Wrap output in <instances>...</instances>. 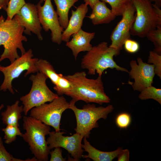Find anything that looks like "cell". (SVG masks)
<instances>
[{"instance_id":"cell-34","label":"cell","mask_w":161,"mask_h":161,"mask_svg":"<svg viewBox=\"0 0 161 161\" xmlns=\"http://www.w3.org/2000/svg\"><path fill=\"white\" fill-rule=\"evenodd\" d=\"M10 0H0V10L6 11Z\"/></svg>"},{"instance_id":"cell-26","label":"cell","mask_w":161,"mask_h":161,"mask_svg":"<svg viewBox=\"0 0 161 161\" xmlns=\"http://www.w3.org/2000/svg\"><path fill=\"white\" fill-rule=\"evenodd\" d=\"M146 37L153 43L154 51L161 54V26H158L156 29L149 32Z\"/></svg>"},{"instance_id":"cell-33","label":"cell","mask_w":161,"mask_h":161,"mask_svg":"<svg viewBox=\"0 0 161 161\" xmlns=\"http://www.w3.org/2000/svg\"><path fill=\"white\" fill-rule=\"evenodd\" d=\"M118 161H129V151L128 149H122L117 157Z\"/></svg>"},{"instance_id":"cell-31","label":"cell","mask_w":161,"mask_h":161,"mask_svg":"<svg viewBox=\"0 0 161 161\" xmlns=\"http://www.w3.org/2000/svg\"><path fill=\"white\" fill-rule=\"evenodd\" d=\"M123 46L125 50L131 53L137 52L140 49V45L138 42L130 38L128 39L125 41Z\"/></svg>"},{"instance_id":"cell-25","label":"cell","mask_w":161,"mask_h":161,"mask_svg":"<svg viewBox=\"0 0 161 161\" xmlns=\"http://www.w3.org/2000/svg\"><path fill=\"white\" fill-rule=\"evenodd\" d=\"M108 3L111 6V10L116 16H122L126 8L131 0H101Z\"/></svg>"},{"instance_id":"cell-35","label":"cell","mask_w":161,"mask_h":161,"mask_svg":"<svg viewBox=\"0 0 161 161\" xmlns=\"http://www.w3.org/2000/svg\"><path fill=\"white\" fill-rule=\"evenodd\" d=\"M85 4L89 5L92 9L94 5L99 0H83Z\"/></svg>"},{"instance_id":"cell-17","label":"cell","mask_w":161,"mask_h":161,"mask_svg":"<svg viewBox=\"0 0 161 161\" xmlns=\"http://www.w3.org/2000/svg\"><path fill=\"white\" fill-rule=\"evenodd\" d=\"M84 144L82 145L84 151L87 152V155H82L83 158H89L94 161H112L117 157L121 147L111 151H103L97 149L93 147L88 142L86 138H83Z\"/></svg>"},{"instance_id":"cell-36","label":"cell","mask_w":161,"mask_h":161,"mask_svg":"<svg viewBox=\"0 0 161 161\" xmlns=\"http://www.w3.org/2000/svg\"><path fill=\"white\" fill-rule=\"evenodd\" d=\"M151 2H153L158 7L161 6V0H149Z\"/></svg>"},{"instance_id":"cell-7","label":"cell","mask_w":161,"mask_h":161,"mask_svg":"<svg viewBox=\"0 0 161 161\" xmlns=\"http://www.w3.org/2000/svg\"><path fill=\"white\" fill-rule=\"evenodd\" d=\"M47 78L44 74L39 72L29 77V79L32 82L31 90L28 94L20 98L23 105V112L25 116L32 108L47 102H51L59 96L47 86L46 80Z\"/></svg>"},{"instance_id":"cell-21","label":"cell","mask_w":161,"mask_h":161,"mask_svg":"<svg viewBox=\"0 0 161 161\" xmlns=\"http://www.w3.org/2000/svg\"><path fill=\"white\" fill-rule=\"evenodd\" d=\"M36 65L38 72L42 73L49 78L54 86L57 83L60 74L57 73L49 62L45 60L40 59L37 62Z\"/></svg>"},{"instance_id":"cell-24","label":"cell","mask_w":161,"mask_h":161,"mask_svg":"<svg viewBox=\"0 0 161 161\" xmlns=\"http://www.w3.org/2000/svg\"><path fill=\"white\" fill-rule=\"evenodd\" d=\"M19 126L12 125H7L5 128L2 129L4 135V142L10 144L16 140L18 136L22 137L23 134L18 128Z\"/></svg>"},{"instance_id":"cell-14","label":"cell","mask_w":161,"mask_h":161,"mask_svg":"<svg viewBox=\"0 0 161 161\" xmlns=\"http://www.w3.org/2000/svg\"><path fill=\"white\" fill-rule=\"evenodd\" d=\"M16 15L20 23L24 28V33L30 35L32 32L36 35L39 40H43L41 33L42 27L36 6L26 3Z\"/></svg>"},{"instance_id":"cell-38","label":"cell","mask_w":161,"mask_h":161,"mask_svg":"<svg viewBox=\"0 0 161 161\" xmlns=\"http://www.w3.org/2000/svg\"><path fill=\"white\" fill-rule=\"evenodd\" d=\"M45 0H41L39 2H40L41 3H42L44 1H45Z\"/></svg>"},{"instance_id":"cell-32","label":"cell","mask_w":161,"mask_h":161,"mask_svg":"<svg viewBox=\"0 0 161 161\" xmlns=\"http://www.w3.org/2000/svg\"><path fill=\"white\" fill-rule=\"evenodd\" d=\"M62 151L61 147L54 148V149L50 152L51 157L50 161H66V158L62 155Z\"/></svg>"},{"instance_id":"cell-8","label":"cell","mask_w":161,"mask_h":161,"mask_svg":"<svg viewBox=\"0 0 161 161\" xmlns=\"http://www.w3.org/2000/svg\"><path fill=\"white\" fill-rule=\"evenodd\" d=\"M33 56L32 50L30 49L21 55V57L15 59L10 65L5 67L0 65V71L4 75V81L0 87V90L5 92L8 89L14 94L12 85L14 79L18 78L25 70L27 71L24 76L38 72L36 64L38 59L32 58Z\"/></svg>"},{"instance_id":"cell-29","label":"cell","mask_w":161,"mask_h":161,"mask_svg":"<svg viewBox=\"0 0 161 161\" xmlns=\"http://www.w3.org/2000/svg\"><path fill=\"white\" fill-rule=\"evenodd\" d=\"M32 158L23 160L13 157L6 150L3 145L2 138L0 136V161H32Z\"/></svg>"},{"instance_id":"cell-15","label":"cell","mask_w":161,"mask_h":161,"mask_svg":"<svg viewBox=\"0 0 161 161\" xmlns=\"http://www.w3.org/2000/svg\"><path fill=\"white\" fill-rule=\"evenodd\" d=\"M72 35V38L66 42V46L71 50L76 60L80 52H88L91 49L92 46L90 42L94 38L95 33L87 32L81 29Z\"/></svg>"},{"instance_id":"cell-11","label":"cell","mask_w":161,"mask_h":161,"mask_svg":"<svg viewBox=\"0 0 161 161\" xmlns=\"http://www.w3.org/2000/svg\"><path fill=\"white\" fill-rule=\"evenodd\" d=\"M64 131L50 132L46 141L49 149L59 147L64 148L70 154L74 161H78L82 157L83 150L81 142L83 137L76 133L70 136H65Z\"/></svg>"},{"instance_id":"cell-5","label":"cell","mask_w":161,"mask_h":161,"mask_svg":"<svg viewBox=\"0 0 161 161\" xmlns=\"http://www.w3.org/2000/svg\"><path fill=\"white\" fill-rule=\"evenodd\" d=\"M75 103L72 100L68 108L73 111L76 118L77 125L75 130L86 138L89 137L91 130L98 127V120L101 118L106 119L114 108L112 105L105 107H96L95 104H88L80 109L75 105Z\"/></svg>"},{"instance_id":"cell-4","label":"cell","mask_w":161,"mask_h":161,"mask_svg":"<svg viewBox=\"0 0 161 161\" xmlns=\"http://www.w3.org/2000/svg\"><path fill=\"white\" fill-rule=\"evenodd\" d=\"M23 127L26 131L22 137L27 142L35 157L39 161H47L50 150L46 139L50 132V126L30 116H24Z\"/></svg>"},{"instance_id":"cell-1","label":"cell","mask_w":161,"mask_h":161,"mask_svg":"<svg viewBox=\"0 0 161 161\" xmlns=\"http://www.w3.org/2000/svg\"><path fill=\"white\" fill-rule=\"evenodd\" d=\"M64 76L72 85V90L68 96L75 102L82 100L86 103L100 105L110 102L111 99L104 91L101 76H98L95 79H89L84 71Z\"/></svg>"},{"instance_id":"cell-13","label":"cell","mask_w":161,"mask_h":161,"mask_svg":"<svg viewBox=\"0 0 161 161\" xmlns=\"http://www.w3.org/2000/svg\"><path fill=\"white\" fill-rule=\"evenodd\" d=\"M130 65L131 69L128 73L134 80L131 84L134 90L140 92L152 85L155 75L153 64L144 62L141 58L138 57L137 62L132 60Z\"/></svg>"},{"instance_id":"cell-37","label":"cell","mask_w":161,"mask_h":161,"mask_svg":"<svg viewBox=\"0 0 161 161\" xmlns=\"http://www.w3.org/2000/svg\"><path fill=\"white\" fill-rule=\"evenodd\" d=\"M4 106L3 104H2L0 106V111L4 107Z\"/></svg>"},{"instance_id":"cell-16","label":"cell","mask_w":161,"mask_h":161,"mask_svg":"<svg viewBox=\"0 0 161 161\" xmlns=\"http://www.w3.org/2000/svg\"><path fill=\"white\" fill-rule=\"evenodd\" d=\"M88 6L85 3L82 4L75 10H72L68 26L62 34V41H68L71 36L81 29L83 20L88 11Z\"/></svg>"},{"instance_id":"cell-20","label":"cell","mask_w":161,"mask_h":161,"mask_svg":"<svg viewBox=\"0 0 161 161\" xmlns=\"http://www.w3.org/2000/svg\"><path fill=\"white\" fill-rule=\"evenodd\" d=\"M56 5V13L60 25L65 29L69 23L68 14L69 9L79 0H53Z\"/></svg>"},{"instance_id":"cell-18","label":"cell","mask_w":161,"mask_h":161,"mask_svg":"<svg viewBox=\"0 0 161 161\" xmlns=\"http://www.w3.org/2000/svg\"><path fill=\"white\" fill-rule=\"evenodd\" d=\"M92 11L89 16L94 25L110 23L115 18L116 16L111 9L108 8L106 3L100 0L92 8Z\"/></svg>"},{"instance_id":"cell-6","label":"cell","mask_w":161,"mask_h":161,"mask_svg":"<svg viewBox=\"0 0 161 161\" xmlns=\"http://www.w3.org/2000/svg\"><path fill=\"white\" fill-rule=\"evenodd\" d=\"M135 10V18L130 34L140 38L146 37L150 31L161 26V18L156 14L149 0H131Z\"/></svg>"},{"instance_id":"cell-30","label":"cell","mask_w":161,"mask_h":161,"mask_svg":"<svg viewBox=\"0 0 161 161\" xmlns=\"http://www.w3.org/2000/svg\"><path fill=\"white\" fill-rule=\"evenodd\" d=\"M131 122L130 115L126 112H122L119 114L116 118V123L120 129H126L130 125Z\"/></svg>"},{"instance_id":"cell-23","label":"cell","mask_w":161,"mask_h":161,"mask_svg":"<svg viewBox=\"0 0 161 161\" xmlns=\"http://www.w3.org/2000/svg\"><path fill=\"white\" fill-rule=\"evenodd\" d=\"M54 89L59 96L65 95L69 96L72 89L71 83L64 75L60 74V77L57 83L53 87Z\"/></svg>"},{"instance_id":"cell-19","label":"cell","mask_w":161,"mask_h":161,"mask_svg":"<svg viewBox=\"0 0 161 161\" xmlns=\"http://www.w3.org/2000/svg\"><path fill=\"white\" fill-rule=\"evenodd\" d=\"M19 101L17 100L12 105H7L6 110L1 113L4 124L19 126L18 121L22 118L21 113L23 112V106H19Z\"/></svg>"},{"instance_id":"cell-2","label":"cell","mask_w":161,"mask_h":161,"mask_svg":"<svg viewBox=\"0 0 161 161\" xmlns=\"http://www.w3.org/2000/svg\"><path fill=\"white\" fill-rule=\"evenodd\" d=\"M24 29L16 14L11 19L5 20L2 15L0 16V45H3L4 49L0 57V62L7 58L11 63L13 62L20 57L18 49L21 55L25 53L22 41H27V39L23 35Z\"/></svg>"},{"instance_id":"cell-10","label":"cell","mask_w":161,"mask_h":161,"mask_svg":"<svg viewBox=\"0 0 161 161\" xmlns=\"http://www.w3.org/2000/svg\"><path fill=\"white\" fill-rule=\"evenodd\" d=\"M135 7L131 1L123 12L121 19L112 32L111 43L109 46L119 53L125 41L130 38V31L135 21Z\"/></svg>"},{"instance_id":"cell-9","label":"cell","mask_w":161,"mask_h":161,"mask_svg":"<svg viewBox=\"0 0 161 161\" xmlns=\"http://www.w3.org/2000/svg\"><path fill=\"white\" fill-rule=\"evenodd\" d=\"M69 104L63 95L59 96L49 103H45L32 109L30 116L52 127L55 131H60L62 114L68 109Z\"/></svg>"},{"instance_id":"cell-22","label":"cell","mask_w":161,"mask_h":161,"mask_svg":"<svg viewBox=\"0 0 161 161\" xmlns=\"http://www.w3.org/2000/svg\"><path fill=\"white\" fill-rule=\"evenodd\" d=\"M138 98L142 100L153 99L161 104V89L151 85L140 92Z\"/></svg>"},{"instance_id":"cell-28","label":"cell","mask_w":161,"mask_h":161,"mask_svg":"<svg viewBox=\"0 0 161 161\" xmlns=\"http://www.w3.org/2000/svg\"><path fill=\"white\" fill-rule=\"evenodd\" d=\"M147 63L153 64L154 66L155 75L161 79V54L153 51L149 52Z\"/></svg>"},{"instance_id":"cell-27","label":"cell","mask_w":161,"mask_h":161,"mask_svg":"<svg viewBox=\"0 0 161 161\" xmlns=\"http://www.w3.org/2000/svg\"><path fill=\"white\" fill-rule=\"evenodd\" d=\"M26 3L24 0H10L6 10L7 19H12Z\"/></svg>"},{"instance_id":"cell-12","label":"cell","mask_w":161,"mask_h":161,"mask_svg":"<svg viewBox=\"0 0 161 161\" xmlns=\"http://www.w3.org/2000/svg\"><path fill=\"white\" fill-rule=\"evenodd\" d=\"M41 24L44 30L51 31L52 42L60 44L62 41V34L64 28L60 25L56 12L54 10L51 0H45L41 6L39 2L36 5Z\"/></svg>"},{"instance_id":"cell-3","label":"cell","mask_w":161,"mask_h":161,"mask_svg":"<svg viewBox=\"0 0 161 161\" xmlns=\"http://www.w3.org/2000/svg\"><path fill=\"white\" fill-rule=\"evenodd\" d=\"M120 54L114 49L109 47L107 42H103L92 47L81 59V67L88 70V74L94 75L96 73L101 76L108 69H115L118 71L128 73L126 68L118 65L113 57Z\"/></svg>"}]
</instances>
